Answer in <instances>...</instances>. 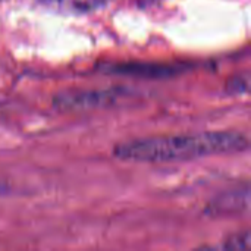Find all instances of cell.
<instances>
[{
	"label": "cell",
	"instance_id": "cell-1",
	"mask_svg": "<svg viewBox=\"0 0 251 251\" xmlns=\"http://www.w3.org/2000/svg\"><path fill=\"white\" fill-rule=\"evenodd\" d=\"M249 149V138L234 131H210L187 135L144 137L121 143L113 154L125 162L166 163L206 156L241 153Z\"/></svg>",
	"mask_w": 251,
	"mask_h": 251
},
{
	"label": "cell",
	"instance_id": "cell-2",
	"mask_svg": "<svg viewBox=\"0 0 251 251\" xmlns=\"http://www.w3.org/2000/svg\"><path fill=\"white\" fill-rule=\"evenodd\" d=\"M122 96L119 90H78L65 91L54 97V107L62 112H87L113 106Z\"/></svg>",
	"mask_w": 251,
	"mask_h": 251
},
{
	"label": "cell",
	"instance_id": "cell-3",
	"mask_svg": "<svg viewBox=\"0 0 251 251\" xmlns=\"http://www.w3.org/2000/svg\"><path fill=\"white\" fill-rule=\"evenodd\" d=\"M250 206V188H237L228 193L218 196L212 200L206 209V213L210 216H229L238 215L249 209Z\"/></svg>",
	"mask_w": 251,
	"mask_h": 251
},
{
	"label": "cell",
	"instance_id": "cell-4",
	"mask_svg": "<svg viewBox=\"0 0 251 251\" xmlns=\"http://www.w3.org/2000/svg\"><path fill=\"white\" fill-rule=\"evenodd\" d=\"M109 71L116 72V74H124V75H135V76H153V78H160V76H171L174 74L179 72V68L174 66H166V65H153V63H122L116 65L115 68H109Z\"/></svg>",
	"mask_w": 251,
	"mask_h": 251
},
{
	"label": "cell",
	"instance_id": "cell-5",
	"mask_svg": "<svg viewBox=\"0 0 251 251\" xmlns=\"http://www.w3.org/2000/svg\"><path fill=\"white\" fill-rule=\"evenodd\" d=\"M215 249H222V250L231 251H250L251 250V234L250 231H243L238 234L231 235L229 238L225 240V243L219 247Z\"/></svg>",
	"mask_w": 251,
	"mask_h": 251
},
{
	"label": "cell",
	"instance_id": "cell-6",
	"mask_svg": "<svg viewBox=\"0 0 251 251\" xmlns=\"http://www.w3.org/2000/svg\"><path fill=\"white\" fill-rule=\"evenodd\" d=\"M107 0H57L60 6L74 12H90L103 6Z\"/></svg>",
	"mask_w": 251,
	"mask_h": 251
},
{
	"label": "cell",
	"instance_id": "cell-7",
	"mask_svg": "<svg viewBox=\"0 0 251 251\" xmlns=\"http://www.w3.org/2000/svg\"><path fill=\"white\" fill-rule=\"evenodd\" d=\"M249 87H250V79H249V75L244 74V75H240V76H235L232 78L228 84H226V90L231 91V93H247L249 91Z\"/></svg>",
	"mask_w": 251,
	"mask_h": 251
}]
</instances>
